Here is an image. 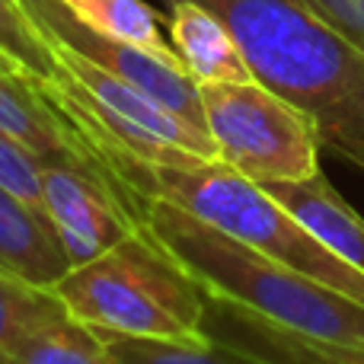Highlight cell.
Here are the masks:
<instances>
[{
	"mask_svg": "<svg viewBox=\"0 0 364 364\" xmlns=\"http://www.w3.org/2000/svg\"><path fill=\"white\" fill-rule=\"evenodd\" d=\"M0 74H23V70L16 68V61H13L10 55H4V51H0Z\"/></svg>",
	"mask_w": 364,
	"mask_h": 364,
	"instance_id": "obj_21",
	"label": "cell"
},
{
	"mask_svg": "<svg viewBox=\"0 0 364 364\" xmlns=\"http://www.w3.org/2000/svg\"><path fill=\"white\" fill-rule=\"evenodd\" d=\"M265 192L310 227L342 262L364 275V218L329 186L323 173L297 182H265Z\"/></svg>",
	"mask_w": 364,
	"mask_h": 364,
	"instance_id": "obj_13",
	"label": "cell"
},
{
	"mask_svg": "<svg viewBox=\"0 0 364 364\" xmlns=\"http://www.w3.org/2000/svg\"><path fill=\"white\" fill-rule=\"evenodd\" d=\"M42 166L45 164L32 151L0 134V186L36 208H42Z\"/></svg>",
	"mask_w": 364,
	"mask_h": 364,
	"instance_id": "obj_19",
	"label": "cell"
},
{
	"mask_svg": "<svg viewBox=\"0 0 364 364\" xmlns=\"http://www.w3.org/2000/svg\"><path fill=\"white\" fill-rule=\"evenodd\" d=\"M297 4L364 51V0H297Z\"/></svg>",
	"mask_w": 364,
	"mask_h": 364,
	"instance_id": "obj_20",
	"label": "cell"
},
{
	"mask_svg": "<svg viewBox=\"0 0 364 364\" xmlns=\"http://www.w3.org/2000/svg\"><path fill=\"white\" fill-rule=\"evenodd\" d=\"M23 6L51 45H61V48L93 61L96 68L134 83L157 102H164L170 112L186 119L188 125L208 132L198 83L182 68L179 55H160V51L141 48L125 38L106 36V32L87 26L83 19H77L61 0H23Z\"/></svg>",
	"mask_w": 364,
	"mask_h": 364,
	"instance_id": "obj_7",
	"label": "cell"
},
{
	"mask_svg": "<svg viewBox=\"0 0 364 364\" xmlns=\"http://www.w3.org/2000/svg\"><path fill=\"white\" fill-rule=\"evenodd\" d=\"M51 48L61 70L42 87L80 132L96 134L144 164L192 166L201 160H218L211 134L188 125L151 93L61 45Z\"/></svg>",
	"mask_w": 364,
	"mask_h": 364,
	"instance_id": "obj_5",
	"label": "cell"
},
{
	"mask_svg": "<svg viewBox=\"0 0 364 364\" xmlns=\"http://www.w3.org/2000/svg\"><path fill=\"white\" fill-rule=\"evenodd\" d=\"M0 269L45 291L70 269L48 214L6 186H0Z\"/></svg>",
	"mask_w": 364,
	"mask_h": 364,
	"instance_id": "obj_12",
	"label": "cell"
},
{
	"mask_svg": "<svg viewBox=\"0 0 364 364\" xmlns=\"http://www.w3.org/2000/svg\"><path fill=\"white\" fill-rule=\"evenodd\" d=\"M55 307L58 297L51 291L36 288V284L0 269V358L32 323H38Z\"/></svg>",
	"mask_w": 364,
	"mask_h": 364,
	"instance_id": "obj_18",
	"label": "cell"
},
{
	"mask_svg": "<svg viewBox=\"0 0 364 364\" xmlns=\"http://www.w3.org/2000/svg\"><path fill=\"white\" fill-rule=\"evenodd\" d=\"M141 220L208 294L233 301L310 339L364 346V304L275 262L160 198H141Z\"/></svg>",
	"mask_w": 364,
	"mask_h": 364,
	"instance_id": "obj_3",
	"label": "cell"
},
{
	"mask_svg": "<svg viewBox=\"0 0 364 364\" xmlns=\"http://www.w3.org/2000/svg\"><path fill=\"white\" fill-rule=\"evenodd\" d=\"M230 29L252 80L297 106L364 173V51L297 0H195Z\"/></svg>",
	"mask_w": 364,
	"mask_h": 364,
	"instance_id": "obj_1",
	"label": "cell"
},
{
	"mask_svg": "<svg viewBox=\"0 0 364 364\" xmlns=\"http://www.w3.org/2000/svg\"><path fill=\"white\" fill-rule=\"evenodd\" d=\"M70 119V115H68ZM93 151L109 164L115 179L134 198H160L198 220L224 230L227 237L252 246L275 262L297 269L329 288L342 291L364 304V275L342 262L304 220H297L282 201H275L259 182L240 176L220 160H201L192 166H160L144 164L119 147L106 144L96 134L80 132Z\"/></svg>",
	"mask_w": 364,
	"mask_h": 364,
	"instance_id": "obj_2",
	"label": "cell"
},
{
	"mask_svg": "<svg viewBox=\"0 0 364 364\" xmlns=\"http://www.w3.org/2000/svg\"><path fill=\"white\" fill-rule=\"evenodd\" d=\"M96 333L119 364H265L240 352V348L208 339V336H198V339H147V336H122L109 333V329H96Z\"/></svg>",
	"mask_w": 364,
	"mask_h": 364,
	"instance_id": "obj_15",
	"label": "cell"
},
{
	"mask_svg": "<svg viewBox=\"0 0 364 364\" xmlns=\"http://www.w3.org/2000/svg\"><path fill=\"white\" fill-rule=\"evenodd\" d=\"M42 208L70 265L112 250L141 224V201L102 173L68 164L42 166Z\"/></svg>",
	"mask_w": 364,
	"mask_h": 364,
	"instance_id": "obj_8",
	"label": "cell"
},
{
	"mask_svg": "<svg viewBox=\"0 0 364 364\" xmlns=\"http://www.w3.org/2000/svg\"><path fill=\"white\" fill-rule=\"evenodd\" d=\"M51 294L96 329L147 339H198L208 291L141 220L122 243L70 265Z\"/></svg>",
	"mask_w": 364,
	"mask_h": 364,
	"instance_id": "obj_4",
	"label": "cell"
},
{
	"mask_svg": "<svg viewBox=\"0 0 364 364\" xmlns=\"http://www.w3.org/2000/svg\"><path fill=\"white\" fill-rule=\"evenodd\" d=\"M0 364H119L93 326L58 304L32 323L0 358Z\"/></svg>",
	"mask_w": 364,
	"mask_h": 364,
	"instance_id": "obj_14",
	"label": "cell"
},
{
	"mask_svg": "<svg viewBox=\"0 0 364 364\" xmlns=\"http://www.w3.org/2000/svg\"><path fill=\"white\" fill-rule=\"evenodd\" d=\"M201 333L265 364H364V346L310 339L214 294L205 301Z\"/></svg>",
	"mask_w": 364,
	"mask_h": 364,
	"instance_id": "obj_10",
	"label": "cell"
},
{
	"mask_svg": "<svg viewBox=\"0 0 364 364\" xmlns=\"http://www.w3.org/2000/svg\"><path fill=\"white\" fill-rule=\"evenodd\" d=\"M77 19L106 32L112 38H125L141 48L176 55L173 45L164 38V19L144 0H61Z\"/></svg>",
	"mask_w": 364,
	"mask_h": 364,
	"instance_id": "obj_16",
	"label": "cell"
},
{
	"mask_svg": "<svg viewBox=\"0 0 364 364\" xmlns=\"http://www.w3.org/2000/svg\"><path fill=\"white\" fill-rule=\"evenodd\" d=\"M0 134L32 151L42 164L83 166L119 182L80 128L48 96L42 80H32L29 74H0Z\"/></svg>",
	"mask_w": 364,
	"mask_h": 364,
	"instance_id": "obj_9",
	"label": "cell"
},
{
	"mask_svg": "<svg viewBox=\"0 0 364 364\" xmlns=\"http://www.w3.org/2000/svg\"><path fill=\"white\" fill-rule=\"evenodd\" d=\"M218 160L259 182H297L320 170L323 141L310 115L256 80L198 87Z\"/></svg>",
	"mask_w": 364,
	"mask_h": 364,
	"instance_id": "obj_6",
	"label": "cell"
},
{
	"mask_svg": "<svg viewBox=\"0 0 364 364\" xmlns=\"http://www.w3.org/2000/svg\"><path fill=\"white\" fill-rule=\"evenodd\" d=\"M166 4H170V16H166L170 45L198 87L252 80V70L237 38L208 6L195 0H166Z\"/></svg>",
	"mask_w": 364,
	"mask_h": 364,
	"instance_id": "obj_11",
	"label": "cell"
},
{
	"mask_svg": "<svg viewBox=\"0 0 364 364\" xmlns=\"http://www.w3.org/2000/svg\"><path fill=\"white\" fill-rule=\"evenodd\" d=\"M0 51L16 61L23 74L32 80H55L58 77V58L51 42L42 36L36 19L26 13L23 0H0Z\"/></svg>",
	"mask_w": 364,
	"mask_h": 364,
	"instance_id": "obj_17",
	"label": "cell"
}]
</instances>
